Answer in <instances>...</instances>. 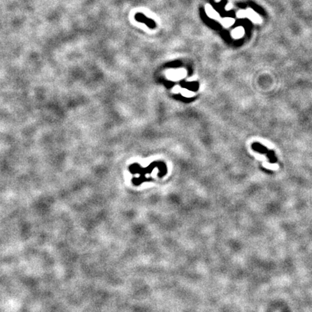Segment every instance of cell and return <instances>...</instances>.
<instances>
[{
    "label": "cell",
    "instance_id": "6da1fadb",
    "mask_svg": "<svg viewBox=\"0 0 312 312\" xmlns=\"http://www.w3.org/2000/svg\"><path fill=\"white\" fill-rule=\"evenodd\" d=\"M135 19H136V20H137L138 22H143V23H145L147 26L149 27L150 28H151V29H154L155 27H156V22H155L153 20H151V19L148 18V17H147L146 16L144 15L143 14L137 13L135 15Z\"/></svg>",
    "mask_w": 312,
    "mask_h": 312
},
{
    "label": "cell",
    "instance_id": "7a4b0ae2",
    "mask_svg": "<svg viewBox=\"0 0 312 312\" xmlns=\"http://www.w3.org/2000/svg\"><path fill=\"white\" fill-rule=\"evenodd\" d=\"M237 15L239 16V17H243L246 16V17H248V18H250L252 21H254V22H259L261 21L259 17L257 14L255 13L253 10H251V9H248L247 11H240V12H239V13L237 14Z\"/></svg>",
    "mask_w": 312,
    "mask_h": 312
},
{
    "label": "cell",
    "instance_id": "3957f363",
    "mask_svg": "<svg viewBox=\"0 0 312 312\" xmlns=\"http://www.w3.org/2000/svg\"><path fill=\"white\" fill-rule=\"evenodd\" d=\"M244 30L243 27H238V28H236L235 30L233 31L232 35L234 38H240V37H241L242 35H244Z\"/></svg>",
    "mask_w": 312,
    "mask_h": 312
}]
</instances>
